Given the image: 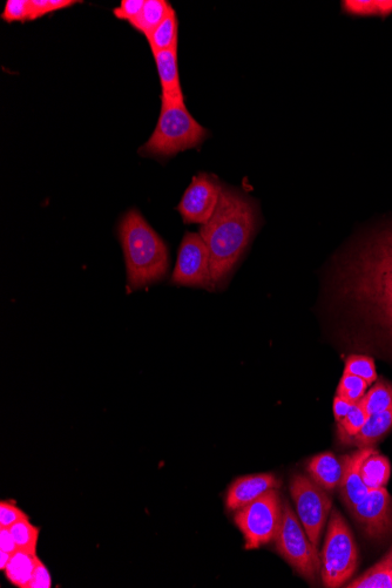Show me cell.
Masks as SVG:
<instances>
[{
  "label": "cell",
  "mask_w": 392,
  "mask_h": 588,
  "mask_svg": "<svg viewBox=\"0 0 392 588\" xmlns=\"http://www.w3.org/2000/svg\"><path fill=\"white\" fill-rule=\"evenodd\" d=\"M366 247L392 265V228L377 234Z\"/></svg>",
  "instance_id": "f546056e"
},
{
  "label": "cell",
  "mask_w": 392,
  "mask_h": 588,
  "mask_svg": "<svg viewBox=\"0 0 392 588\" xmlns=\"http://www.w3.org/2000/svg\"><path fill=\"white\" fill-rule=\"evenodd\" d=\"M118 234L124 250L130 292L157 285L166 279L170 269L168 247L137 209H131L121 218Z\"/></svg>",
  "instance_id": "7a4b0ae2"
},
{
  "label": "cell",
  "mask_w": 392,
  "mask_h": 588,
  "mask_svg": "<svg viewBox=\"0 0 392 588\" xmlns=\"http://www.w3.org/2000/svg\"><path fill=\"white\" fill-rule=\"evenodd\" d=\"M349 588H392V547L381 562L348 584Z\"/></svg>",
  "instance_id": "ffe728a7"
},
{
  "label": "cell",
  "mask_w": 392,
  "mask_h": 588,
  "mask_svg": "<svg viewBox=\"0 0 392 588\" xmlns=\"http://www.w3.org/2000/svg\"><path fill=\"white\" fill-rule=\"evenodd\" d=\"M223 186L212 175L201 173L186 189L178 206L185 223L205 225L218 207Z\"/></svg>",
  "instance_id": "30bf717a"
},
{
  "label": "cell",
  "mask_w": 392,
  "mask_h": 588,
  "mask_svg": "<svg viewBox=\"0 0 392 588\" xmlns=\"http://www.w3.org/2000/svg\"><path fill=\"white\" fill-rule=\"evenodd\" d=\"M258 227V209L240 192L222 188L218 207L200 228L209 255L215 288L226 285L242 255L253 240Z\"/></svg>",
  "instance_id": "6da1fadb"
},
{
  "label": "cell",
  "mask_w": 392,
  "mask_h": 588,
  "mask_svg": "<svg viewBox=\"0 0 392 588\" xmlns=\"http://www.w3.org/2000/svg\"><path fill=\"white\" fill-rule=\"evenodd\" d=\"M37 554L18 550L12 554L8 566H6L5 577L13 586L19 588H29L33 572L37 565Z\"/></svg>",
  "instance_id": "e0dca14e"
},
{
  "label": "cell",
  "mask_w": 392,
  "mask_h": 588,
  "mask_svg": "<svg viewBox=\"0 0 392 588\" xmlns=\"http://www.w3.org/2000/svg\"><path fill=\"white\" fill-rule=\"evenodd\" d=\"M25 519L30 518L15 503L6 502V500L0 503V527L10 529L12 525L22 522Z\"/></svg>",
  "instance_id": "4dcf8cb0"
},
{
  "label": "cell",
  "mask_w": 392,
  "mask_h": 588,
  "mask_svg": "<svg viewBox=\"0 0 392 588\" xmlns=\"http://www.w3.org/2000/svg\"><path fill=\"white\" fill-rule=\"evenodd\" d=\"M10 531L16 540L18 550L37 554L40 530L39 527L30 523V519L12 525Z\"/></svg>",
  "instance_id": "cb8c5ba5"
},
{
  "label": "cell",
  "mask_w": 392,
  "mask_h": 588,
  "mask_svg": "<svg viewBox=\"0 0 392 588\" xmlns=\"http://www.w3.org/2000/svg\"><path fill=\"white\" fill-rule=\"evenodd\" d=\"M308 470L313 481L327 491L339 486L343 476V465L331 452L315 456L309 462Z\"/></svg>",
  "instance_id": "9a60e30c"
},
{
  "label": "cell",
  "mask_w": 392,
  "mask_h": 588,
  "mask_svg": "<svg viewBox=\"0 0 392 588\" xmlns=\"http://www.w3.org/2000/svg\"><path fill=\"white\" fill-rule=\"evenodd\" d=\"M52 578L46 565L38 558L29 588H51Z\"/></svg>",
  "instance_id": "d6a6232c"
},
{
  "label": "cell",
  "mask_w": 392,
  "mask_h": 588,
  "mask_svg": "<svg viewBox=\"0 0 392 588\" xmlns=\"http://www.w3.org/2000/svg\"><path fill=\"white\" fill-rule=\"evenodd\" d=\"M361 402L369 416L391 409L392 384L385 381H376L374 387L367 391Z\"/></svg>",
  "instance_id": "7402d4cb"
},
{
  "label": "cell",
  "mask_w": 392,
  "mask_h": 588,
  "mask_svg": "<svg viewBox=\"0 0 392 588\" xmlns=\"http://www.w3.org/2000/svg\"><path fill=\"white\" fill-rule=\"evenodd\" d=\"M344 373L363 378L369 385L377 381V371L373 358L363 355H351L347 358Z\"/></svg>",
  "instance_id": "484cf974"
},
{
  "label": "cell",
  "mask_w": 392,
  "mask_h": 588,
  "mask_svg": "<svg viewBox=\"0 0 392 588\" xmlns=\"http://www.w3.org/2000/svg\"><path fill=\"white\" fill-rule=\"evenodd\" d=\"M368 418V412L364 409L362 402L355 403L349 414L342 421L337 422V434L340 441L346 443L350 438L360 434Z\"/></svg>",
  "instance_id": "603a6c76"
},
{
  "label": "cell",
  "mask_w": 392,
  "mask_h": 588,
  "mask_svg": "<svg viewBox=\"0 0 392 588\" xmlns=\"http://www.w3.org/2000/svg\"><path fill=\"white\" fill-rule=\"evenodd\" d=\"M206 138V128L192 117L186 104L162 105L157 127L139 153L144 157L171 158L200 146Z\"/></svg>",
  "instance_id": "277c9868"
},
{
  "label": "cell",
  "mask_w": 392,
  "mask_h": 588,
  "mask_svg": "<svg viewBox=\"0 0 392 588\" xmlns=\"http://www.w3.org/2000/svg\"><path fill=\"white\" fill-rule=\"evenodd\" d=\"M343 8L351 15H381L387 16L392 12V2H371V0H364V2H344Z\"/></svg>",
  "instance_id": "83f0119b"
},
{
  "label": "cell",
  "mask_w": 392,
  "mask_h": 588,
  "mask_svg": "<svg viewBox=\"0 0 392 588\" xmlns=\"http://www.w3.org/2000/svg\"><path fill=\"white\" fill-rule=\"evenodd\" d=\"M343 289L392 336V265L364 248L350 263Z\"/></svg>",
  "instance_id": "3957f363"
},
{
  "label": "cell",
  "mask_w": 392,
  "mask_h": 588,
  "mask_svg": "<svg viewBox=\"0 0 392 588\" xmlns=\"http://www.w3.org/2000/svg\"><path fill=\"white\" fill-rule=\"evenodd\" d=\"M0 551L11 554L18 551L16 540L13 538L10 529H6V527H0Z\"/></svg>",
  "instance_id": "e575fe53"
},
{
  "label": "cell",
  "mask_w": 392,
  "mask_h": 588,
  "mask_svg": "<svg viewBox=\"0 0 392 588\" xmlns=\"http://www.w3.org/2000/svg\"><path fill=\"white\" fill-rule=\"evenodd\" d=\"M173 6L166 0H146L139 17L131 24L135 30L150 37L155 29L164 22Z\"/></svg>",
  "instance_id": "ac0fdd59"
},
{
  "label": "cell",
  "mask_w": 392,
  "mask_h": 588,
  "mask_svg": "<svg viewBox=\"0 0 392 588\" xmlns=\"http://www.w3.org/2000/svg\"><path fill=\"white\" fill-rule=\"evenodd\" d=\"M277 486H279V482L270 473H259V475L235 479L227 491L226 508L229 511H238Z\"/></svg>",
  "instance_id": "4fadbf2b"
},
{
  "label": "cell",
  "mask_w": 392,
  "mask_h": 588,
  "mask_svg": "<svg viewBox=\"0 0 392 588\" xmlns=\"http://www.w3.org/2000/svg\"><path fill=\"white\" fill-rule=\"evenodd\" d=\"M282 511L281 496L275 489L236 511L235 524L245 537L247 550L259 549L275 540Z\"/></svg>",
  "instance_id": "52a82bcc"
},
{
  "label": "cell",
  "mask_w": 392,
  "mask_h": 588,
  "mask_svg": "<svg viewBox=\"0 0 392 588\" xmlns=\"http://www.w3.org/2000/svg\"><path fill=\"white\" fill-rule=\"evenodd\" d=\"M349 511L369 538L380 539L392 531V499L385 488L370 490Z\"/></svg>",
  "instance_id": "8fae6325"
},
{
  "label": "cell",
  "mask_w": 392,
  "mask_h": 588,
  "mask_svg": "<svg viewBox=\"0 0 392 588\" xmlns=\"http://www.w3.org/2000/svg\"><path fill=\"white\" fill-rule=\"evenodd\" d=\"M80 2L74 0H30L29 4V22L37 20L52 12L71 8Z\"/></svg>",
  "instance_id": "4316f807"
},
{
  "label": "cell",
  "mask_w": 392,
  "mask_h": 588,
  "mask_svg": "<svg viewBox=\"0 0 392 588\" xmlns=\"http://www.w3.org/2000/svg\"><path fill=\"white\" fill-rule=\"evenodd\" d=\"M357 560V545L353 533L341 513L331 511L321 557L323 585L336 588L346 584L354 576Z\"/></svg>",
  "instance_id": "5b68a950"
},
{
  "label": "cell",
  "mask_w": 392,
  "mask_h": 588,
  "mask_svg": "<svg viewBox=\"0 0 392 588\" xmlns=\"http://www.w3.org/2000/svg\"><path fill=\"white\" fill-rule=\"evenodd\" d=\"M392 429V408L378 414L370 415L360 434L350 438L344 444L356 445L358 448H373Z\"/></svg>",
  "instance_id": "2e32d148"
},
{
  "label": "cell",
  "mask_w": 392,
  "mask_h": 588,
  "mask_svg": "<svg viewBox=\"0 0 392 588\" xmlns=\"http://www.w3.org/2000/svg\"><path fill=\"white\" fill-rule=\"evenodd\" d=\"M374 448L360 449L343 458V476L340 483L341 498L348 510L368 496L369 488L362 478V465L373 454Z\"/></svg>",
  "instance_id": "7c38bea8"
},
{
  "label": "cell",
  "mask_w": 392,
  "mask_h": 588,
  "mask_svg": "<svg viewBox=\"0 0 392 588\" xmlns=\"http://www.w3.org/2000/svg\"><path fill=\"white\" fill-rule=\"evenodd\" d=\"M178 26L177 12L172 8L164 22L153 31L150 37H147L153 54L178 46Z\"/></svg>",
  "instance_id": "44dd1931"
},
{
  "label": "cell",
  "mask_w": 392,
  "mask_h": 588,
  "mask_svg": "<svg viewBox=\"0 0 392 588\" xmlns=\"http://www.w3.org/2000/svg\"><path fill=\"white\" fill-rule=\"evenodd\" d=\"M153 56L161 83L162 105H185V97L180 83L178 46L170 50L154 53Z\"/></svg>",
  "instance_id": "5bb4252c"
},
{
  "label": "cell",
  "mask_w": 392,
  "mask_h": 588,
  "mask_svg": "<svg viewBox=\"0 0 392 588\" xmlns=\"http://www.w3.org/2000/svg\"><path fill=\"white\" fill-rule=\"evenodd\" d=\"M276 549L292 565L297 573L308 581H314L321 570L319 547L309 539L299 517L288 503L283 504L282 520L277 532Z\"/></svg>",
  "instance_id": "8992f818"
},
{
  "label": "cell",
  "mask_w": 392,
  "mask_h": 588,
  "mask_svg": "<svg viewBox=\"0 0 392 588\" xmlns=\"http://www.w3.org/2000/svg\"><path fill=\"white\" fill-rule=\"evenodd\" d=\"M11 558V553L0 551V570L4 571L6 569V566H8L10 563Z\"/></svg>",
  "instance_id": "d590c367"
},
{
  "label": "cell",
  "mask_w": 392,
  "mask_h": 588,
  "mask_svg": "<svg viewBox=\"0 0 392 588\" xmlns=\"http://www.w3.org/2000/svg\"><path fill=\"white\" fill-rule=\"evenodd\" d=\"M355 403H351L341 396H335L333 403V410L336 422L342 421L346 417L350 410L353 409Z\"/></svg>",
  "instance_id": "836d02e7"
},
{
  "label": "cell",
  "mask_w": 392,
  "mask_h": 588,
  "mask_svg": "<svg viewBox=\"0 0 392 588\" xmlns=\"http://www.w3.org/2000/svg\"><path fill=\"white\" fill-rule=\"evenodd\" d=\"M361 473L363 482L369 490L385 488L391 476L389 459L374 450L373 454L363 462Z\"/></svg>",
  "instance_id": "d6986e66"
},
{
  "label": "cell",
  "mask_w": 392,
  "mask_h": 588,
  "mask_svg": "<svg viewBox=\"0 0 392 588\" xmlns=\"http://www.w3.org/2000/svg\"><path fill=\"white\" fill-rule=\"evenodd\" d=\"M145 0H123L117 9L113 10L114 16L118 19L126 20L132 24L143 11Z\"/></svg>",
  "instance_id": "1f68e13d"
},
{
  "label": "cell",
  "mask_w": 392,
  "mask_h": 588,
  "mask_svg": "<svg viewBox=\"0 0 392 588\" xmlns=\"http://www.w3.org/2000/svg\"><path fill=\"white\" fill-rule=\"evenodd\" d=\"M369 387L370 385L363 378L343 373L336 395L346 398L351 403H358L367 394Z\"/></svg>",
  "instance_id": "d4e9b609"
},
{
  "label": "cell",
  "mask_w": 392,
  "mask_h": 588,
  "mask_svg": "<svg viewBox=\"0 0 392 588\" xmlns=\"http://www.w3.org/2000/svg\"><path fill=\"white\" fill-rule=\"evenodd\" d=\"M290 493L303 529L312 543L319 547L323 527L333 505L327 490L306 476L296 475L290 483Z\"/></svg>",
  "instance_id": "ba28073f"
},
{
  "label": "cell",
  "mask_w": 392,
  "mask_h": 588,
  "mask_svg": "<svg viewBox=\"0 0 392 588\" xmlns=\"http://www.w3.org/2000/svg\"><path fill=\"white\" fill-rule=\"evenodd\" d=\"M171 285L214 290L211 255L200 234L187 233L181 242Z\"/></svg>",
  "instance_id": "9c48e42d"
},
{
  "label": "cell",
  "mask_w": 392,
  "mask_h": 588,
  "mask_svg": "<svg viewBox=\"0 0 392 588\" xmlns=\"http://www.w3.org/2000/svg\"><path fill=\"white\" fill-rule=\"evenodd\" d=\"M29 4L30 0H9L6 2L2 19L9 24L29 22Z\"/></svg>",
  "instance_id": "f1b7e54d"
}]
</instances>
